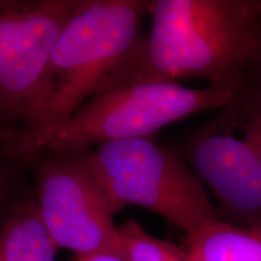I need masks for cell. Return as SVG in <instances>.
Returning a JSON list of instances; mask_svg holds the SVG:
<instances>
[{
    "instance_id": "cell-8",
    "label": "cell",
    "mask_w": 261,
    "mask_h": 261,
    "mask_svg": "<svg viewBox=\"0 0 261 261\" xmlns=\"http://www.w3.org/2000/svg\"><path fill=\"white\" fill-rule=\"evenodd\" d=\"M57 250L35 201L22 202L0 221V261H56Z\"/></svg>"
},
{
    "instance_id": "cell-2",
    "label": "cell",
    "mask_w": 261,
    "mask_h": 261,
    "mask_svg": "<svg viewBox=\"0 0 261 261\" xmlns=\"http://www.w3.org/2000/svg\"><path fill=\"white\" fill-rule=\"evenodd\" d=\"M151 3L80 0L55 42L40 115L31 135L15 146L18 154H37L52 130L106 89L142 40L143 21Z\"/></svg>"
},
{
    "instance_id": "cell-11",
    "label": "cell",
    "mask_w": 261,
    "mask_h": 261,
    "mask_svg": "<svg viewBox=\"0 0 261 261\" xmlns=\"http://www.w3.org/2000/svg\"><path fill=\"white\" fill-rule=\"evenodd\" d=\"M74 261H126V260L121 256L114 255V254L93 253V254H84V255H76Z\"/></svg>"
},
{
    "instance_id": "cell-10",
    "label": "cell",
    "mask_w": 261,
    "mask_h": 261,
    "mask_svg": "<svg viewBox=\"0 0 261 261\" xmlns=\"http://www.w3.org/2000/svg\"><path fill=\"white\" fill-rule=\"evenodd\" d=\"M117 231L126 261H187L184 250L149 234L136 221H126Z\"/></svg>"
},
{
    "instance_id": "cell-3",
    "label": "cell",
    "mask_w": 261,
    "mask_h": 261,
    "mask_svg": "<svg viewBox=\"0 0 261 261\" xmlns=\"http://www.w3.org/2000/svg\"><path fill=\"white\" fill-rule=\"evenodd\" d=\"M114 214L139 205L192 236L219 221L207 191L171 149L150 138L114 140L81 154Z\"/></svg>"
},
{
    "instance_id": "cell-9",
    "label": "cell",
    "mask_w": 261,
    "mask_h": 261,
    "mask_svg": "<svg viewBox=\"0 0 261 261\" xmlns=\"http://www.w3.org/2000/svg\"><path fill=\"white\" fill-rule=\"evenodd\" d=\"M187 246V261H261V227L219 220L188 236Z\"/></svg>"
},
{
    "instance_id": "cell-7",
    "label": "cell",
    "mask_w": 261,
    "mask_h": 261,
    "mask_svg": "<svg viewBox=\"0 0 261 261\" xmlns=\"http://www.w3.org/2000/svg\"><path fill=\"white\" fill-rule=\"evenodd\" d=\"M35 204L57 249L76 255L107 253L125 259L114 213L81 155L39 168Z\"/></svg>"
},
{
    "instance_id": "cell-6",
    "label": "cell",
    "mask_w": 261,
    "mask_h": 261,
    "mask_svg": "<svg viewBox=\"0 0 261 261\" xmlns=\"http://www.w3.org/2000/svg\"><path fill=\"white\" fill-rule=\"evenodd\" d=\"M80 0H0V119L31 135L44 100L51 52Z\"/></svg>"
},
{
    "instance_id": "cell-4",
    "label": "cell",
    "mask_w": 261,
    "mask_h": 261,
    "mask_svg": "<svg viewBox=\"0 0 261 261\" xmlns=\"http://www.w3.org/2000/svg\"><path fill=\"white\" fill-rule=\"evenodd\" d=\"M236 92L143 81L94 94L39 145L38 151L74 154L114 140L150 138L162 127L203 110L219 109Z\"/></svg>"
},
{
    "instance_id": "cell-1",
    "label": "cell",
    "mask_w": 261,
    "mask_h": 261,
    "mask_svg": "<svg viewBox=\"0 0 261 261\" xmlns=\"http://www.w3.org/2000/svg\"><path fill=\"white\" fill-rule=\"evenodd\" d=\"M150 14L151 31L104 90L192 77L231 92L247 90L261 56L260 0H156Z\"/></svg>"
},
{
    "instance_id": "cell-5",
    "label": "cell",
    "mask_w": 261,
    "mask_h": 261,
    "mask_svg": "<svg viewBox=\"0 0 261 261\" xmlns=\"http://www.w3.org/2000/svg\"><path fill=\"white\" fill-rule=\"evenodd\" d=\"M192 136L190 161L220 208L218 219L261 227V98L244 90Z\"/></svg>"
},
{
    "instance_id": "cell-12",
    "label": "cell",
    "mask_w": 261,
    "mask_h": 261,
    "mask_svg": "<svg viewBox=\"0 0 261 261\" xmlns=\"http://www.w3.org/2000/svg\"><path fill=\"white\" fill-rule=\"evenodd\" d=\"M2 192H3V181H2V178H0V196H2Z\"/></svg>"
}]
</instances>
